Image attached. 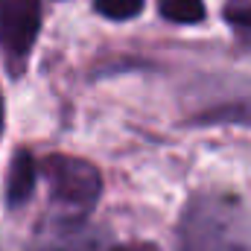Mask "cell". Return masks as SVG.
I'll use <instances>...</instances> for the list:
<instances>
[{"mask_svg": "<svg viewBox=\"0 0 251 251\" xmlns=\"http://www.w3.org/2000/svg\"><path fill=\"white\" fill-rule=\"evenodd\" d=\"M181 251H251V210L228 193H199L178 222Z\"/></svg>", "mask_w": 251, "mask_h": 251, "instance_id": "1", "label": "cell"}, {"mask_svg": "<svg viewBox=\"0 0 251 251\" xmlns=\"http://www.w3.org/2000/svg\"><path fill=\"white\" fill-rule=\"evenodd\" d=\"M41 173L50 184V196L67 210H91L102 196V176L94 164L73 155H50L41 164Z\"/></svg>", "mask_w": 251, "mask_h": 251, "instance_id": "2", "label": "cell"}, {"mask_svg": "<svg viewBox=\"0 0 251 251\" xmlns=\"http://www.w3.org/2000/svg\"><path fill=\"white\" fill-rule=\"evenodd\" d=\"M41 29L38 0H0V47L9 59H26Z\"/></svg>", "mask_w": 251, "mask_h": 251, "instance_id": "3", "label": "cell"}, {"mask_svg": "<svg viewBox=\"0 0 251 251\" xmlns=\"http://www.w3.org/2000/svg\"><path fill=\"white\" fill-rule=\"evenodd\" d=\"M190 126H249L251 128V91L231 94L213 105L199 108L187 120Z\"/></svg>", "mask_w": 251, "mask_h": 251, "instance_id": "4", "label": "cell"}, {"mask_svg": "<svg viewBox=\"0 0 251 251\" xmlns=\"http://www.w3.org/2000/svg\"><path fill=\"white\" fill-rule=\"evenodd\" d=\"M35 178H38V164L26 149H18L9 173H6V204L9 207H21L24 201H29L32 190H35Z\"/></svg>", "mask_w": 251, "mask_h": 251, "instance_id": "5", "label": "cell"}, {"mask_svg": "<svg viewBox=\"0 0 251 251\" xmlns=\"http://www.w3.org/2000/svg\"><path fill=\"white\" fill-rule=\"evenodd\" d=\"M158 9L173 24H201L204 21V0H161Z\"/></svg>", "mask_w": 251, "mask_h": 251, "instance_id": "6", "label": "cell"}, {"mask_svg": "<svg viewBox=\"0 0 251 251\" xmlns=\"http://www.w3.org/2000/svg\"><path fill=\"white\" fill-rule=\"evenodd\" d=\"M225 21L246 44H251V0H231L225 6Z\"/></svg>", "mask_w": 251, "mask_h": 251, "instance_id": "7", "label": "cell"}, {"mask_svg": "<svg viewBox=\"0 0 251 251\" xmlns=\"http://www.w3.org/2000/svg\"><path fill=\"white\" fill-rule=\"evenodd\" d=\"M94 9L111 21H128V18L140 15L143 0H94Z\"/></svg>", "mask_w": 251, "mask_h": 251, "instance_id": "8", "label": "cell"}, {"mask_svg": "<svg viewBox=\"0 0 251 251\" xmlns=\"http://www.w3.org/2000/svg\"><path fill=\"white\" fill-rule=\"evenodd\" d=\"M41 251H94L91 246H85L82 240H53L47 249Z\"/></svg>", "mask_w": 251, "mask_h": 251, "instance_id": "9", "label": "cell"}, {"mask_svg": "<svg viewBox=\"0 0 251 251\" xmlns=\"http://www.w3.org/2000/svg\"><path fill=\"white\" fill-rule=\"evenodd\" d=\"M117 251H158L155 246H126V249H117Z\"/></svg>", "mask_w": 251, "mask_h": 251, "instance_id": "10", "label": "cell"}, {"mask_svg": "<svg viewBox=\"0 0 251 251\" xmlns=\"http://www.w3.org/2000/svg\"><path fill=\"white\" fill-rule=\"evenodd\" d=\"M0 131H3V94H0Z\"/></svg>", "mask_w": 251, "mask_h": 251, "instance_id": "11", "label": "cell"}]
</instances>
